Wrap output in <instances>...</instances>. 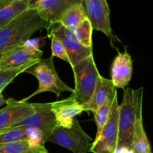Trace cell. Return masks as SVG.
Masks as SVG:
<instances>
[{"label":"cell","mask_w":153,"mask_h":153,"mask_svg":"<svg viewBox=\"0 0 153 153\" xmlns=\"http://www.w3.org/2000/svg\"><path fill=\"white\" fill-rule=\"evenodd\" d=\"M49 23L30 7L7 25L0 28V58L8 51L25 43L37 31L47 29Z\"/></svg>","instance_id":"obj_1"},{"label":"cell","mask_w":153,"mask_h":153,"mask_svg":"<svg viewBox=\"0 0 153 153\" xmlns=\"http://www.w3.org/2000/svg\"><path fill=\"white\" fill-rule=\"evenodd\" d=\"M143 88L124 89L123 97L120 105L119 136L117 147H131L134 124L137 117L142 115Z\"/></svg>","instance_id":"obj_2"},{"label":"cell","mask_w":153,"mask_h":153,"mask_svg":"<svg viewBox=\"0 0 153 153\" xmlns=\"http://www.w3.org/2000/svg\"><path fill=\"white\" fill-rule=\"evenodd\" d=\"M25 73L35 76L38 80L39 85L32 94L21 100L24 102H27L33 97L43 92H52L58 97L63 92H71L73 94L74 91L73 88H70L60 79L54 66L52 56L47 59L41 58Z\"/></svg>","instance_id":"obj_3"},{"label":"cell","mask_w":153,"mask_h":153,"mask_svg":"<svg viewBox=\"0 0 153 153\" xmlns=\"http://www.w3.org/2000/svg\"><path fill=\"white\" fill-rule=\"evenodd\" d=\"M72 69L75 79V88L72 96L80 104H85L92 97L100 76L94 55L82 60Z\"/></svg>","instance_id":"obj_4"},{"label":"cell","mask_w":153,"mask_h":153,"mask_svg":"<svg viewBox=\"0 0 153 153\" xmlns=\"http://www.w3.org/2000/svg\"><path fill=\"white\" fill-rule=\"evenodd\" d=\"M46 142L59 145L73 153H88L93 140L84 131L79 121L75 120L73 125L69 128L56 126Z\"/></svg>","instance_id":"obj_5"},{"label":"cell","mask_w":153,"mask_h":153,"mask_svg":"<svg viewBox=\"0 0 153 153\" xmlns=\"http://www.w3.org/2000/svg\"><path fill=\"white\" fill-rule=\"evenodd\" d=\"M40 39H28L22 44L10 49L0 58V70H17L27 65H34L41 59Z\"/></svg>","instance_id":"obj_6"},{"label":"cell","mask_w":153,"mask_h":153,"mask_svg":"<svg viewBox=\"0 0 153 153\" xmlns=\"http://www.w3.org/2000/svg\"><path fill=\"white\" fill-rule=\"evenodd\" d=\"M119 111L117 91L114 96L108 119L101 133L93 141L90 152L92 153H114L117 148L119 136Z\"/></svg>","instance_id":"obj_7"},{"label":"cell","mask_w":153,"mask_h":153,"mask_svg":"<svg viewBox=\"0 0 153 153\" xmlns=\"http://www.w3.org/2000/svg\"><path fill=\"white\" fill-rule=\"evenodd\" d=\"M32 105L34 109L32 114L10 127L26 126L39 129L44 135L46 143L47 138L57 126L55 116L52 111V102L32 103Z\"/></svg>","instance_id":"obj_8"},{"label":"cell","mask_w":153,"mask_h":153,"mask_svg":"<svg viewBox=\"0 0 153 153\" xmlns=\"http://www.w3.org/2000/svg\"><path fill=\"white\" fill-rule=\"evenodd\" d=\"M88 19L93 29L104 33L111 40H114L110 22V8L107 0H83Z\"/></svg>","instance_id":"obj_9"},{"label":"cell","mask_w":153,"mask_h":153,"mask_svg":"<svg viewBox=\"0 0 153 153\" xmlns=\"http://www.w3.org/2000/svg\"><path fill=\"white\" fill-rule=\"evenodd\" d=\"M34 111L32 103L8 99L6 105L0 109V131L12 126L32 114Z\"/></svg>","instance_id":"obj_10"},{"label":"cell","mask_w":153,"mask_h":153,"mask_svg":"<svg viewBox=\"0 0 153 153\" xmlns=\"http://www.w3.org/2000/svg\"><path fill=\"white\" fill-rule=\"evenodd\" d=\"M52 111L57 126L69 128L73 125L75 118L84 111L82 104L71 95L65 100L52 102Z\"/></svg>","instance_id":"obj_11"},{"label":"cell","mask_w":153,"mask_h":153,"mask_svg":"<svg viewBox=\"0 0 153 153\" xmlns=\"http://www.w3.org/2000/svg\"><path fill=\"white\" fill-rule=\"evenodd\" d=\"M84 4L83 0H40L31 7L35 9L48 23L58 22L64 11L76 4Z\"/></svg>","instance_id":"obj_12"},{"label":"cell","mask_w":153,"mask_h":153,"mask_svg":"<svg viewBox=\"0 0 153 153\" xmlns=\"http://www.w3.org/2000/svg\"><path fill=\"white\" fill-rule=\"evenodd\" d=\"M116 92L117 88L111 80L105 79L100 75L97 78L92 97L89 101L82 105L83 111L94 113L106 102L113 100Z\"/></svg>","instance_id":"obj_13"},{"label":"cell","mask_w":153,"mask_h":153,"mask_svg":"<svg viewBox=\"0 0 153 153\" xmlns=\"http://www.w3.org/2000/svg\"><path fill=\"white\" fill-rule=\"evenodd\" d=\"M133 62L126 51L118 55L114 59L111 66V82L116 88L125 89L132 76Z\"/></svg>","instance_id":"obj_14"},{"label":"cell","mask_w":153,"mask_h":153,"mask_svg":"<svg viewBox=\"0 0 153 153\" xmlns=\"http://www.w3.org/2000/svg\"><path fill=\"white\" fill-rule=\"evenodd\" d=\"M27 0H0V28L30 8Z\"/></svg>","instance_id":"obj_15"},{"label":"cell","mask_w":153,"mask_h":153,"mask_svg":"<svg viewBox=\"0 0 153 153\" xmlns=\"http://www.w3.org/2000/svg\"><path fill=\"white\" fill-rule=\"evenodd\" d=\"M52 36L58 37L63 43L67 52V55H68L69 59H70V64L72 68L85 58L94 55L92 47H85V46H82L81 43H79V42L70 40V39L67 38L65 36L61 34H52V35L49 36V37H52Z\"/></svg>","instance_id":"obj_16"},{"label":"cell","mask_w":153,"mask_h":153,"mask_svg":"<svg viewBox=\"0 0 153 153\" xmlns=\"http://www.w3.org/2000/svg\"><path fill=\"white\" fill-rule=\"evenodd\" d=\"M131 147L135 153H153L143 127L142 115L137 117L134 124Z\"/></svg>","instance_id":"obj_17"},{"label":"cell","mask_w":153,"mask_h":153,"mask_svg":"<svg viewBox=\"0 0 153 153\" xmlns=\"http://www.w3.org/2000/svg\"><path fill=\"white\" fill-rule=\"evenodd\" d=\"M87 17L84 4H76L63 13L58 22L67 28L77 27Z\"/></svg>","instance_id":"obj_18"},{"label":"cell","mask_w":153,"mask_h":153,"mask_svg":"<svg viewBox=\"0 0 153 153\" xmlns=\"http://www.w3.org/2000/svg\"><path fill=\"white\" fill-rule=\"evenodd\" d=\"M28 127H9L0 131V143L26 141Z\"/></svg>","instance_id":"obj_19"},{"label":"cell","mask_w":153,"mask_h":153,"mask_svg":"<svg viewBox=\"0 0 153 153\" xmlns=\"http://www.w3.org/2000/svg\"><path fill=\"white\" fill-rule=\"evenodd\" d=\"M76 41L88 48L92 47L93 27L88 18L82 21L77 27L72 28Z\"/></svg>","instance_id":"obj_20"},{"label":"cell","mask_w":153,"mask_h":153,"mask_svg":"<svg viewBox=\"0 0 153 153\" xmlns=\"http://www.w3.org/2000/svg\"><path fill=\"white\" fill-rule=\"evenodd\" d=\"M112 101H113V100L108 102L105 104L103 105L102 106H101L98 110H97L95 112H94V117H95V121L96 123H97V131L96 137H97L100 135L102 130L103 127H104L105 124L106 123L108 119Z\"/></svg>","instance_id":"obj_21"},{"label":"cell","mask_w":153,"mask_h":153,"mask_svg":"<svg viewBox=\"0 0 153 153\" xmlns=\"http://www.w3.org/2000/svg\"><path fill=\"white\" fill-rule=\"evenodd\" d=\"M33 65H27L22 67L17 70H0V93H2L4 88L10 83H11L13 79L17 77L21 73H23L32 67Z\"/></svg>","instance_id":"obj_22"},{"label":"cell","mask_w":153,"mask_h":153,"mask_svg":"<svg viewBox=\"0 0 153 153\" xmlns=\"http://www.w3.org/2000/svg\"><path fill=\"white\" fill-rule=\"evenodd\" d=\"M26 142L31 149H37L44 146L46 139L41 131L37 128L28 127Z\"/></svg>","instance_id":"obj_23"},{"label":"cell","mask_w":153,"mask_h":153,"mask_svg":"<svg viewBox=\"0 0 153 153\" xmlns=\"http://www.w3.org/2000/svg\"><path fill=\"white\" fill-rule=\"evenodd\" d=\"M49 38L51 39V49H52V56L57 57L60 59L66 61L70 64L68 55L66 51L64 44L60 39L55 36H52Z\"/></svg>","instance_id":"obj_24"},{"label":"cell","mask_w":153,"mask_h":153,"mask_svg":"<svg viewBox=\"0 0 153 153\" xmlns=\"http://www.w3.org/2000/svg\"><path fill=\"white\" fill-rule=\"evenodd\" d=\"M30 149L26 141L0 143V153H22Z\"/></svg>","instance_id":"obj_25"},{"label":"cell","mask_w":153,"mask_h":153,"mask_svg":"<svg viewBox=\"0 0 153 153\" xmlns=\"http://www.w3.org/2000/svg\"><path fill=\"white\" fill-rule=\"evenodd\" d=\"M114 153H135L134 152L131 147L128 146H119L117 148Z\"/></svg>","instance_id":"obj_26"},{"label":"cell","mask_w":153,"mask_h":153,"mask_svg":"<svg viewBox=\"0 0 153 153\" xmlns=\"http://www.w3.org/2000/svg\"><path fill=\"white\" fill-rule=\"evenodd\" d=\"M45 149H46L45 148V146H43V147L37 148V149H30L22 153H41L43 151H44Z\"/></svg>","instance_id":"obj_27"},{"label":"cell","mask_w":153,"mask_h":153,"mask_svg":"<svg viewBox=\"0 0 153 153\" xmlns=\"http://www.w3.org/2000/svg\"><path fill=\"white\" fill-rule=\"evenodd\" d=\"M7 104V100L4 98L2 93H0V107Z\"/></svg>","instance_id":"obj_28"},{"label":"cell","mask_w":153,"mask_h":153,"mask_svg":"<svg viewBox=\"0 0 153 153\" xmlns=\"http://www.w3.org/2000/svg\"><path fill=\"white\" fill-rule=\"evenodd\" d=\"M27 1H28V2L29 3L30 7H31V6H33L34 4H35L36 3L38 2V1H40V0H27Z\"/></svg>","instance_id":"obj_29"},{"label":"cell","mask_w":153,"mask_h":153,"mask_svg":"<svg viewBox=\"0 0 153 153\" xmlns=\"http://www.w3.org/2000/svg\"><path fill=\"white\" fill-rule=\"evenodd\" d=\"M41 153H49V152H48V151L46 150V149H45V150L43 151V152H42Z\"/></svg>","instance_id":"obj_30"}]
</instances>
